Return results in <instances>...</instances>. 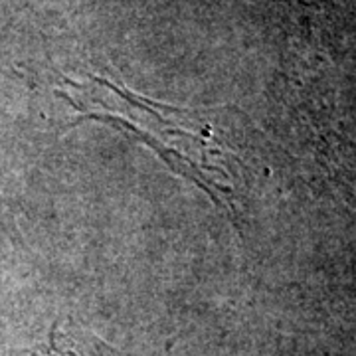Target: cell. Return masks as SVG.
<instances>
[{
	"mask_svg": "<svg viewBox=\"0 0 356 356\" xmlns=\"http://www.w3.org/2000/svg\"><path fill=\"white\" fill-rule=\"evenodd\" d=\"M4 206V198H2V192H0V208Z\"/></svg>",
	"mask_w": 356,
	"mask_h": 356,
	"instance_id": "obj_1",
	"label": "cell"
}]
</instances>
